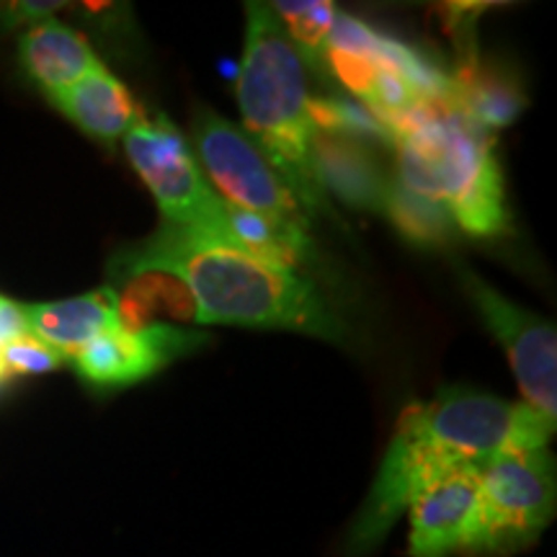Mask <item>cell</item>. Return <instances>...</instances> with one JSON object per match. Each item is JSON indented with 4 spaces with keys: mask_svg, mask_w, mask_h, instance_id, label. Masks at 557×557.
<instances>
[{
    "mask_svg": "<svg viewBox=\"0 0 557 557\" xmlns=\"http://www.w3.org/2000/svg\"><path fill=\"white\" fill-rule=\"evenodd\" d=\"M555 506L553 451L547 447L506 451L480 472L468 537L459 555L511 557L524 553L553 524Z\"/></svg>",
    "mask_w": 557,
    "mask_h": 557,
    "instance_id": "obj_7",
    "label": "cell"
},
{
    "mask_svg": "<svg viewBox=\"0 0 557 557\" xmlns=\"http://www.w3.org/2000/svg\"><path fill=\"white\" fill-rule=\"evenodd\" d=\"M58 9H62V3H11L0 11V18H3V26H18L26 21H45Z\"/></svg>",
    "mask_w": 557,
    "mask_h": 557,
    "instance_id": "obj_19",
    "label": "cell"
},
{
    "mask_svg": "<svg viewBox=\"0 0 557 557\" xmlns=\"http://www.w3.org/2000/svg\"><path fill=\"white\" fill-rule=\"evenodd\" d=\"M24 331V318H21L18 302H11V299L0 297V348H3L9 341L21 336Z\"/></svg>",
    "mask_w": 557,
    "mask_h": 557,
    "instance_id": "obj_20",
    "label": "cell"
},
{
    "mask_svg": "<svg viewBox=\"0 0 557 557\" xmlns=\"http://www.w3.org/2000/svg\"><path fill=\"white\" fill-rule=\"evenodd\" d=\"M5 382H9V380H5V374H3V372H0V387H3V385H5Z\"/></svg>",
    "mask_w": 557,
    "mask_h": 557,
    "instance_id": "obj_21",
    "label": "cell"
},
{
    "mask_svg": "<svg viewBox=\"0 0 557 557\" xmlns=\"http://www.w3.org/2000/svg\"><path fill=\"white\" fill-rule=\"evenodd\" d=\"M312 169L320 189L333 191L346 205L382 212L389 181L380 163L369 156L361 139L318 132L312 139Z\"/></svg>",
    "mask_w": 557,
    "mask_h": 557,
    "instance_id": "obj_14",
    "label": "cell"
},
{
    "mask_svg": "<svg viewBox=\"0 0 557 557\" xmlns=\"http://www.w3.org/2000/svg\"><path fill=\"white\" fill-rule=\"evenodd\" d=\"M205 341H209L205 333L169 323H150L135 331L124 325L90 341L67 359V364H73L78 377L94 387H127L152 377Z\"/></svg>",
    "mask_w": 557,
    "mask_h": 557,
    "instance_id": "obj_10",
    "label": "cell"
},
{
    "mask_svg": "<svg viewBox=\"0 0 557 557\" xmlns=\"http://www.w3.org/2000/svg\"><path fill=\"white\" fill-rule=\"evenodd\" d=\"M462 287L475 302V308L483 315L485 325L493 336L506 348L511 369L517 374V382L524 395V406L537 410L549 423L557 418V336L555 323L534 312H529L511 299H506L491 284H485L475 271L462 269Z\"/></svg>",
    "mask_w": 557,
    "mask_h": 557,
    "instance_id": "obj_9",
    "label": "cell"
},
{
    "mask_svg": "<svg viewBox=\"0 0 557 557\" xmlns=\"http://www.w3.org/2000/svg\"><path fill=\"white\" fill-rule=\"evenodd\" d=\"M18 60L47 99L103 67L88 39L54 18L39 21L21 34Z\"/></svg>",
    "mask_w": 557,
    "mask_h": 557,
    "instance_id": "obj_13",
    "label": "cell"
},
{
    "mask_svg": "<svg viewBox=\"0 0 557 557\" xmlns=\"http://www.w3.org/2000/svg\"><path fill=\"white\" fill-rule=\"evenodd\" d=\"M483 470H459L418 493L408 506L410 557H455L462 553Z\"/></svg>",
    "mask_w": 557,
    "mask_h": 557,
    "instance_id": "obj_11",
    "label": "cell"
},
{
    "mask_svg": "<svg viewBox=\"0 0 557 557\" xmlns=\"http://www.w3.org/2000/svg\"><path fill=\"white\" fill-rule=\"evenodd\" d=\"M271 11L282 21L284 32L297 47L305 65L329 70V37L336 18V5L329 0H310V3H274Z\"/></svg>",
    "mask_w": 557,
    "mask_h": 557,
    "instance_id": "obj_16",
    "label": "cell"
},
{
    "mask_svg": "<svg viewBox=\"0 0 557 557\" xmlns=\"http://www.w3.org/2000/svg\"><path fill=\"white\" fill-rule=\"evenodd\" d=\"M111 269L120 282L137 274L176 278L189 292L197 323L297 331L336 344L348 338L344 318L310 278L194 230L160 225L116 256Z\"/></svg>",
    "mask_w": 557,
    "mask_h": 557,
    "instance_id": "obj_2",
    "label": "cell"
},
{
    "mask_svg": "<svg viewBox=\"0 0 557 557\" xmlns=\"http://www.w3.org/2000/svg\"><path fill=\"white\" fill-rule=\"evenodd\" d=\"M398 184L434 201L472 238L508 233V209L493 137L451 101H429L389 124Z\"/></svg>",
    "mask_w": 557,
    "mask_h": 557,
    "instance_id": "obj_3",
    "label": "cell"
},
{
    "mask_svg": "<svg viewBox=\"0 0 557 557\" xmlns=\"http://www.w3.org/2000/svg\"><path fill=\"white\" fill-rule=\"evenodd\" d=\"M75 127L86 135L114 143L127 135L139 116V109L127 88L107 67L96 70L50 99Z\"/></svg>",
    "mask_w": 557,
    "mask_h": 557,
    "instance_id": "obj_15",
    "label": "cell"
},
{
    "mask_svg": "<svg viewBox=\"0 0 557 557\" xmlns=\"http://www.w3.org/2000/svg\"><path fill=\"white\" fill-rule=\"evenodd\" d=\"M555 423L470 387L438 389L403 410L372 491L344 540V557H369L418 493L459 470H485L506 451L547 447Z\"/></svg>",
    "mask_w": 557,
    "mask_h": 557,
    "instance_id": "obj_1",
    "label": "cell"
},
{
    "mask_svg": "<svg viewBox=\"0 0 557 557\" xmlns=\"http://www.w3.org/2000/svg\"><path fill=\"white\" fill-rule=\"evenodd\" d=\"M62 364H67L62 354L32 338L29 333H21L0 348V372L5 374V380L21 377V374H45Z\"/></svg>",
    "mask_w": 557,
    "mask_h": 557,
    "instance_id": "obj_18",
    "label": "cell"
},
{
    "mask_svg": "<svg viewBox=\"0 0 557 557\" xmlns=\"http://www.w3.org/2000/svg\"><path fill=\"white\" fill-rule=\"evenodd\" d=\"M308 65L267 3H246V41L238 73L243 124L305 212L325 207L315 169Z\"/></svg>",
    "mask_w": 557,
    "mask_h": 557,
    "instance_id": "obj_4",
    "label": "cell"
},
{
    "mask_svg": "<svg viewBox=\"0 0 557 557\" xmlns=\"http://www.w3.org/2000/svg\"><path fill=\"white\" fill-rule=\"evenodd\" d=\"M18 310L24 318V331L65 359L78 354L90 341L124 329L120 295L114 287H101L60 302L18 305Z\"/></svg>",
    "mask_w": 557,
    "mask_h": 557,
    "instance_id": "obj_12",
    "label": "cell"
},
{
    "mask_svg": "<svg viewBox=\"0 0 557 557\" xmlns=\"http://www.w3.org/2000/svg\"><path fill=\"white\" fill-rule=\"evenodd\" d=\"M194 143L207 181L230 207L263 222L295 263L315 259L308 214L246 129L201 109L194 116Z\"/></svg>",
    "mask_w": 557,
    "mask_h": 557,
    "instance_id": "obj_5",
    "label": "cell"
},
{
    "mask_svg": "<svg viewBox=\"0 0 557 557\" xmlns=\"http://www.w3.org/2000/svg\"><path fill=\"white\" fill-rule=\"evenodd\" d=\"M132 169L156 197L163 225L194 230L222 246L246 250L240 235V212L214 191L197 156L169 116H139L124 135Z\"/></svg>",
    "mask_w": 557,
    "mask_h": 557,
    "instance_id": "obj_6",
    "label": "cell"
},
{
    "mask_svg": "<svg viewBox=\"0 0 557 557\" xmlns=\"http://www.w3.org/2000/svg\"><path fill=\"white\" fill-rule=\"evenodd\" d=\"M325 60L338 81L364 99L369 111L387 127L421 103L451 101L449 75L341 11L333 18Z\"/></svg>",
    "mask_w": 557,
    "mask_h": 557,
    "instance_id": "obj_8",
    "label": "cell"
},
{
    "mask_svg": "<svg viewBox=\"0 0 557 557\" xmlns=\"http://www.w3.org/2000/svg\"><path fill=\"white\" fill-rule=\"evenodd\" d=\"M382 212L398 225V230L408 240L416 243H442L447 240L455 230V222L442 207L434 201L418 197L398 181H389L387 199Z\"/></svg>",
    "mask_w": 557,
    "mask_h": 557,
    "instance_id": "obj_17",
    "label": "cell"
}]
</instances>
